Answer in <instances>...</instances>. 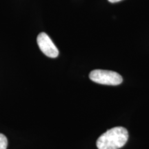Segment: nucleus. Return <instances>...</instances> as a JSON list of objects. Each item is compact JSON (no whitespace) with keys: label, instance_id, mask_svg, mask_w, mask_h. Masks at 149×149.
I'll return each instance as SVG.
<instances>
[{"label":"nucleus","instance_id":"nucleus-5","mask_svg":"<svg viewBox=\"0 0 149 149\" xmlns=\"http://www.w3.org/2000/svg\"><path fill=\"white\" fill-rule=\"evenodd\" d=\"M120 1H122V0H109V1H110V2L111 3H116Z\"/></svg>","mask_w":149,"mask_h":149},{"label":"nucleus","instance_id":"nucleus-2","mask_svg":"<svg viewBox=\"0 0 149 149\" xmlns=\"http://www.w3.org/2000/svg\"><path fill=\"white\" fill-rule=\"evenodd\" d=\"M89 77L94 82L100 84L117 86L122 84L123 79L120 74L111 70H94L91 72Z\"/></svg>","mask_w":149,"mask_h":149},{"label":"nucleus","instance_id":"nucleus-3","mask_svg":"<svg viewBox=\"0 0 149 149\" xmlns=\"http://www.w3.org/2000/svg\"><path fill=\"white\" fill-rule=\"evenodd\" d=\"M37 42L42 53L47 57L56 58L59 55L58 49L46 33H40L37 36Z\"/></svg>","mask_w":149,"mask_h":149},{"label":"nucleus","instance_id":"nucleus-4","mask_svg":"<svg viewBox=\"0 0 149 149\" xmlns=\"http://www.w3.org/2000/svg\"><path fill=\"white\" fill-rule=\"evenodd\" d=\"M8 146V140L6 137L3 134L0 133V149H6Z\"/></svg>","mask_w":149,"mask_h":149},{"label":"nucleus","instance_id":"nucleus-1","mask_svg":"<svg viewBox=\"0 0 149 149\" xmlns=\"http://www.w3.org/2000/svg\"><path fill=\"white\" fill-rule=\"evenodd\" d=\"M127 130L122 126L111 128L102 134L97 141L98 149H119L127 142Z\"/></svg>","mask_w":149,"mask_h":149}]
</instances>
